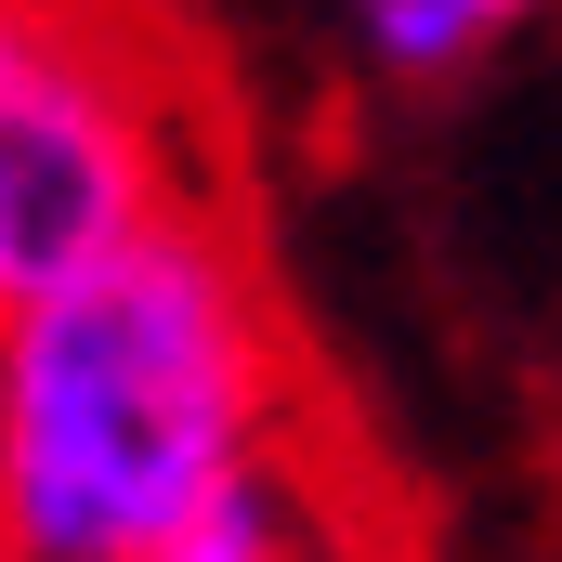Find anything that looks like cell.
<instances>
[{"label": "cell", "mask_w": 562, "mask_h": 562, "mask_svg": "<svg viewBox=\"0 0 562 562\" xmlns=\"http://www.w3.org/2000/svg\"><path fill=\"white\" fill-rule=\"evenodd\" d=\"M353 13V53H367V79H458V66H484L497 40H524L550 0H340Z\"/></svg>", "instance_id": "3"}, {"label": "cell", "mask_w": 562, "mask_h": 562, "mask_svg": "<svg viewBox=\"0 0 562 562\" xmlns=\"http://www.w3.org/2000/svg\"><path fill=\"white\" fill-rule=\"evenodd\" d=\"M288 458V340L249 249L183 210L105 276L0 314V550L157 562L223 484Z\"/></svg>", "instance_id": "1"}, {"label": "cell", "mask_w": 562, "mask_h": 562, "mask_svg": "<svg viewBox=\"0 0 562 562\" xmlns=\"http://www.w3.org/2000/svg\"><path fill=\"white\" fill-rule=\"evenodd\" d=\"M157 562H327V510H314L301 458H276V471L223 484V497H210V510H196Z\"/></svg>", "instance_id": "4"}, {"label": "cell", "mask_w": 562, "mask_h": 562, "mask_svg": "<svg viewBox=\"0 0 562 562\" xmlns=\"http://www.w3.org/2000/svg\"><path fill=\"white\" fill-rule=\"evenodd\" d=\"M0 562H13V550H0Z\"/></svg>", "instance_id": "5"}, {"label": "cell", "mask_w": 562, "mask_h": 562, "mask_svg": "<svg viewBox=\"0 0 562 562\" xmlns=\"http://www.w3.org/2000/svg\"><path fill=\"white\" fill-rule=\"evenodd\" d=\"M183 132L170 92L66 0H0V314L105 276L119 249L170 236Z\"/></svg>", "instance_id": "2"}]
</instances>
